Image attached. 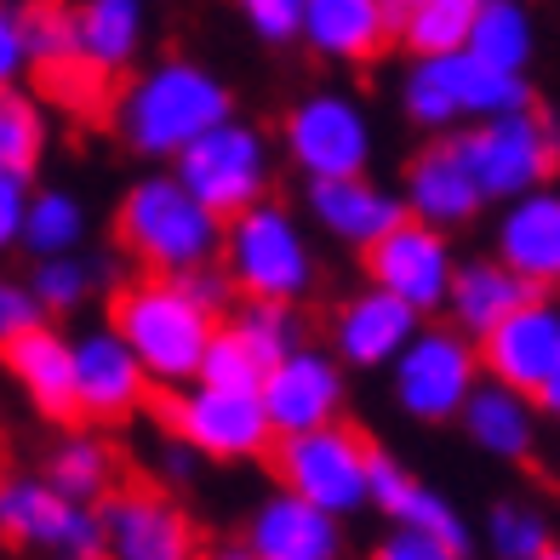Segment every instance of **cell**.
Segmentation results:
<instances>
[{
	"label": "cell",
	"mask_w": 560,
	"mask_h": 560,
	"mask_svg": "<svg viewBox=\"0 0 560 560\" xmlns=\"http://www.w3.org/2000/svg\"><path fill=\"white\" fill-rule=\"evenodd\" d=\"M229 115H235V92L200 58L143 63L126 74V86L115 97V132L149 166H172L195 138H207Z\"/></svg>",
	"instance_id": "6da1fadb"
},
{
	"label": "cell",
	"mask_w": 560,
	"mask_h": 560,
	"mask_svg": "<svg viewBox=\"0 0 560 560\" xmlns=\"http://www.w3.org/2000/svg\"><path fill=\"white\" fill-rule=\"evenodd\" d=\"M223 218L195 200L189 184L172 166H149L143 177L120 189L115 207V246L143 275H195L223 264Z\"/></svg>",
	"instance_id": "7a4b0ae2"
},
{
	"label": "cell",
	"mask_w": 560,
	"mask_h": 560,
	"mask_svg": "<svg viewBox=\"0 0 560 560\" xmlns=\"http://www.w3.org/2000/svg\"><path fill=\"white\" fill-rule=\"evenodd\" d=\"M109 320L138 349V361L149 366L155 389H166V395L200 377V366H207V354L218 343V326H223V315H212L172 275H138L126 287H115Z\"/></svg>",
	"instance_id": "3957f363"
},
{
	"label": "cell",
	"mask_w": 560,
	"mask_h": 560,
	"mask_svg": "<svg viewBox=\"0 0 560 560\" xmlns=\"http://www.w3.org/2000/svg\"><path fill=\"white\" fill-rule=\"evenodd\" d=\"M223 275L241 298L264 303H310L320 292V235L287 200H258L223 229Z\"/></svg>",
	"instance_id": "277c9868"
},
{
	"label": "cell",
	"mask_w": 560,
	"mask_h": 560,
	"mask_svg": "<svg viewBox=\"0 0 560 560\" xmlns=\"http://www.w3.org/2000/svg\"><path fill=\"white\" fill-rule=\"evenodd\" d=\"M400 115L418 126V132L435 138H457L464 126L498 120L532 109V86L526 74H503L492 63H480L475 52H452V58H412L400 74Z\"/></svg>",
	"instance_id": "5b68a950"
},
{
	"label": "cell",
	"mask_w": 560,
	"mask_h": 560,
	"mask_svg": "<svg viewBox=\"0 0 560 560\" xmlns=\"http://www.w3.org/2000/svg\"><path fill=\"white\" fill-rule=\"evenodd\" d=\"M280 161L303 184H332V177H361L377 161V126L372 109L343 86H315L280 115Z\"/></svg>",
	"instance_id": "8992f818"
},
{
	"label": "cell",
	"mask_w": 560,
	"mask_h": 560,
	"mask_svg": "<svg viewBox=\"0 0 560 560\" xmlns=\"http://www.w3.org/2000/svg\"><path fill=\"white\" fill-rule=\"evenodd\" d=\"M384 384L400 418H412L418 429H446L464 418L469 395L487 384V361H480V343L464 338L452 320H429L384 372Z\"/></svg>",
	"instance_id": "52a82bcc"
},
{
	"label": "cell",
	"mask_w": 560,
	"mask_h": 560,
	"mask_svg": "<svg viewBox=\"0 0 560 560\" xmlns=\"http://www.w3.org/2000/svg\"><path fill=\"white\" fill-rule=\"evenodd\" d=\"M275 166H280V143L246 115H229L223 126H212L207 138H195L172 161L189 195L207 200L223 223L252 212L258 200H275Z\"/></svg>",
	"instance_id": "ba28073f"
},
{
	"label": "cell",
	"mask_w": 560,
	"mask_h": 560,
	"mask_svg": "<svg viewBox=\"0 0 560 560\" xmlns=\"http://www.w3.org/2000/svg\"><path fill=\"white\" fill-rule=\"evenodd\" d=\"M269 457H275V487L320 503L326 515L354 521L372 509L377 441H366L354 423H326V429H310V435H287V441H275Z\"/></svg>",
	"instance_id": "9c48e42d"
},
{
	"label": "cell",
	"mask_w": 560,
	"mask_h": 560,
	"mask_svg": "<svg viewBox=\"0 0 560 560\" xmlns=\"http://www.w3.org/2000/svg\"><path fill=\"white\" fill-rule=\"evenodd\" d=\"M457 149L475 172L480 195L492 207H509L532 189H549L555 172H560V126L532 104L515 115H498V120H480L457 132Z\"/></svg>",
	"instance_id": "30bf717a"
},
{
	"label": "cell",
	"mask_w": 560,
	"mask_h": 560,
	"mask_svg": "<svg viewBox=\"0 0 560 560\" xmlns=\"http://www.w3.org/2000/svg\"><path fill=\"white\" fill-rule=\"evenodd\" d=\"M0 544L46 560H109L104 509L63 498L46 475H0Z\"/></svg>",
	"instance_id": "8fae6325"
},
{
	"label": "cell",
	"mask_w": 560,
	"mask_h": 560,
	"mask_svg": "<svg viewBox=\"0 0 560 560\" xmlns=\"http://www.w3.org/2000/svg\"><path fill=\"white\" fill-rule=\"evenodd\" d=\"M166 435L195 446L207 464H258L280 441L264 389H223L200 384V377L166 395Z\"/></svg>",
	"instance_id": "7c38bea8"
},
{
	"label": "cell",
	"mask_w": 560,
	"mask_h": 560,
	"mask_svg": "<svg viewBox=\"0 0 560 560\" xmlns=\"http://www.w3.org/2000/svg\"><path fill=\"white\" fill-rule=\"evenodd\" d=\"M361 264H366L372 287L395 292L400 303H412L423 320H435V315H446V298H452L457 269H464V252H457V235H446V229L406 218Z\"/></svg>",
	"instance_id": "4fadbf2b"
},
{
	"label": "cell",
	"mask_w": 560,
	"mask_h": 560,
	"mask_svg": "<svg viewBox=\"0 0 560 560\" xmlns=\"http://www.w3.org/2000/svg\"><path fill=\"white\" fill-rule=\"evenodd\" d=\"M423 326L429 320L412 303H400L395 292L361 280V287L343 292L332 310H326V349H332L349 372H389Z\"/></svg>",
	"instance_id": "5bb4252c"
},
{
	"label": "cell",
	"mask_w": 560,
	"mask_h": 560,
	"mask_svg": "<svg viewBox=\"0 0 560 560\" xmlns=\"http://www.w3.org/2000/svg\"><path fill=\"white\" fill-rule=\"evenodd\" d=\"M343 400H349V366L326 343L292 349L264 377V406H269V423L280 441L310 435V429H326V423H343Z\"/></svg>",
	"instance_id": "9a60e30c"
},
{
	"label": "cell",
	"mask_w": 560,
	"mask_h": 560,
	"mask_svg": "<svg viewBox=\"0 0 560 560\" xmlns=\"http://www.w3.org/2000/svg\"><path fill=\"white\" fill-rule=\"evenodd\" d=\"M303 218H310V229L326 246H343L354 258H366L412 212H406L400 189L361 172V177H332V184H303Z\"/></svg>",
	"instance_id": "2e32d148"
},
{
	"label": "cell",
	"mask_w": 560,
	"mask_h": 560,
	"mask_svg": "<svg viewBox=\"0 0 560 560\" xmlns=\"http://www.w3.org/2000/svg\"><path fill=\"white\" fill-rule=\"evenodd\" d=\"M74 389H81L86 423H126L132 412H143L155 377L138 361V349L115 332V320H97L74 332Z\"/></svg>",
	"instance_id": "e0dca14e"
},
{
	"label": "cell",
	"mask_w": 560,
	"mask_h": 560,
	"mask_svg": "<svg viewBox=\"0 0 560 560\" xmlns=\"http://www.w3.org/2000/svg\"><path fill=\"white\" fill-rule=\"evenodd\" d=\"M395 189H400L406 212H412L418 223H435V229H446V235H464V229L492 207V200L480 195L457 138H429L418 155L406 161Z\"/></svg>",
	"instance_id": "ac0fdd59"
},
{
	"label": "cell",
	"mask_w": 560,
	"mask_h": 560,
	"mask_svg": "<svg viewBox=\"0 0 560 560\" xmlns=\"http://www.w3.org/2000/svg\"><path fill=\"white\" fill-rule=\"evenodd\" d=\"M252 560H343V521L287 487L264 492L241 521Z\"/></svg>",
	"instance_id": "d6986e66"
},
{
	"label": "cell",
	"mask_w": 560,
	"mask_h": 560,
	"mask_svg": "<svg viewBox=\"0 0 560 560\" xmlns=\"http://www.w3.org/2000/svg\"><path fill=\"white\" fill-rule=\"evenodd\" d=\"M109 560H200L195 521L184 503L155 487H126L104 503Z\"/></svg>",
	"instance_id": "ffe728a7"
},
{
	"label": "cell",
	"mask_w": 560,
	"mask_h": 560,
	"mask_svg": "<svg viewBox=\"0 0 560 560\" xmlns=\"http://www.w3.org/2000/svg\"><path fill=\"white\" fill-rule=\"evenodd\" d=\"M480 361H487V377H498V384L538 395L560 372V298L555 292L526 298L492 338H480Z\"/></svg>",
	"instance_id": "44dd1931"
},
{
	"label": "cell",
	"mask_w": 560,
	"mask_h": 560,
	"mask_svg": "<svg viewBox=\"0 0 560 560\" xmlns=\"http://www.w3.org/2000/svg\"><path fill=\"white\" fill-rule=\"evenodd\" d=\"M372 509L400 532H423V538H441L452 549L475 555V526L464 521V509L384 446H377V464H372Z\"/></svg>",
	"instance_id": "7402d4cb"
},
{
	"label": "cell",
	"mask_w": 560,
	"mask_h": 560,
	"mask_svg": "<svg viewBox=\"0 0 560 560\" xmlns=\"http://www.w3.org/2000/svg\"><path fill=\"white\" fill-rule=\"evenodd\" d=\"M492 252L515 269L532 292H560V189H532L498 207Z\"/></svg>",
	"instance_id": "603a6c76"
},
{
	"label": "cell",
	"mask_w": 560,
	"mask_h": 560,
	"mask_svg": "<svg viewBox=\"0 0 560 560\" xmlns=\"http://www.w3.org/2000/svg\"><path fill=\"white\" fill-rule=\"evenodd\" d=\"M0 366L18 384V395L35 406L46 423H74L81 418V389H74V332H58L52 320H40L35 332H23Z\"/></svg>",
	"instance_id": "cb8c5ba5"
},
{
	"label": "cell",
	"mask_w": 560,
	"mask_h": 560,
	"mask_svg": "<svg viewBox=\"0 0 560 560\" xmlns=\"http://www.w3.org/2000/svg\"><path fill=\"white\" fill-rule=\"evenodd\" d=\"M538 423H544L538 395H521V389L498 384V377H487V384L469 395L464 418H457L464 441L480 457H492V464H526V457L538 452Z\"/></svg>",
	"instance_id": "d4e9b609"
},
{
	"label": "cell",
	"mask_w": 560,
	"mask_h": 560,
	"mask_svg": "<svg viewBox=\"0 0 560 560\" xmlns=\"http://www.w3.org/2000/svg\"><path fill=\"white\" fill-rule=\"evenodd\" d=\"M298 40L320 63L354 69V63H372L395 40V18L384 12V0H310Z\"/></svg>",
	"instance_id": "484cf974"
},
{
	"label": "cell",
	"mask_w": 560,
	"mask_h": 560,
	"mask_svg": "<svg viewBox=\"0 0 560 560\" xmlns=\"http://www.w3.org/2000/svg\"><path fill=\"white\" fill-rule=\"evenodd\" d=\"M526 298H538V292H532L526 280L498 258V252H475V258H464V269H457V280H452L446 320H452L464 338L480 343V338H492Z\"/></svg>",
	"instance_id": "4316f807"
},
{
	"label": "cell",
	"mask_w": 560,
	"mask_h": 560,
	"mask_svg": "<svg viewBox=\"0 0 560 560\" xmlns=\"http://www.w3.org/2000/svg\"><path fill=\"white\" fill-rule=\"evenodd\" d=\"M74 30H81V74L109 81L143 58L149 0H74Z\"/></svg>",
	"instance_id": "83f0119b"
},
{
	"label": "cell",
	"mask_w": 560,
	"mask_h": 560,
	"mask_svg": "<svg viewBox=\"0 0 560 560\" xmlns=\"http://www.w3.org/2000/svg\"><path fill=\"white\" fill-rule=\"evenodd\" d=\"M40 475L52 480L63 498L92 503V509H104L120 492V457L97 429H69V435H58L52 446H46Z\"/></svg>",
	"instance_id": "f1b7e54d"
},
{
	"label": "cell",
	"mask_w": 560,
	"mask_h": 560,
	"mask_svg": "<svg viewBox=\"0 0 560 560\" xmlns=\"http://www.w3.org/2000/svg\"><path fill=\"white\" fill-rule=\"evenodd\" d=\"M475 544L492 560H538L544 549H555V515L538 498H498L475 526Z\"/></svg>",
	"instance_id": "f546056e"
},
{
	"label": "cell",
	"mask_w": 560,
	"mask_h": 560,
	"mask_svg": "<svg viewBox=\"0 0 560 560\" xmlns=\"http://www.w3.org/2000/svg\"><path fill=\"white\" fill-rule=\"evenodd\" d=\"M86 235H92V212L86 200L63 189V184H46L35 189L30 200V229H23V252L35 258H63V252H86Z\"/></svg>",
	"instance_id": "4dcf8cb0"
},
{
	"label": "cell",
	"mask_w": 560,
	"mask_h": 560,
	"mask_svg": "<svg viewBox=\"0 0 560 560\" xmlns=\"http://www.w3.org/2000/svg\"><path fill=\"white\" fill-rule=\"evenodd\" d=\"M109 280H115V269L104 258H92V252H63V258H35L30 264V287L40 298L46 320L81 315L86 303L109 287Z\"/></svg>",
	"instance_id": "1f68e13d"
},
{
	"label": "cell",
	"mask_w": 560,
	"mask_h": 560,
	"mask_svg": "<svg viewBox=\"0 0 560 560\" xmlns=\"http://www.w3.org/2000/svg\"><path fill=\"white\" fill-rule=\"evenodd\" d=\"M223 326L235 332L246 349H252V361L264 366V377H269V366H280L292 349H303L310 343V332H303V315H298V303H264V298H241L235 310L223 315Z\"/></svg>",
	"instance_id": "d6a6232c"
},
{
	"label": "cell",
	"mask_w": 560,
	"mask_h": 560,
	"mask_svg": "<svg viewBox=\"0 0 560 560\" xmlns=\"http://www.w3.org/2000/svg\"><path fill=\"white\" fill-rule=\"evenodd\" d=\"M469 52L480 63L503 69V74H526L532 58H538V23H532V12L521 0H492V7H480V18H475Z\"/></svg>",
	"instance_id": "836d02e7"
},
{
	"label": "cell",
	"mask_w": 560,
	"mask_h": 560,
	"mask_svg": "<svg viewBox=\"0 0 560 560\" xmlns=\"http://www.w3.org/2000/svg\"><path fill=\"white\" fill-rule=\"evenodd\" d=\"M475 18H480V0H418V12L400 23L395 40L412 58H452V52H469Z\"/></svg>",
	"instance_id": "e575fe53"
},
{
	"label": "cell",
	"mask_w": 560,
	"mask_h": 560,
	"mask_svg": "<svg viewBox=\"0 0 560 560\" xmlns=\"http://www.w3.org/2000/svg\"><path fill=\"white\" fill-rule=\"evenodd\" d=\"M23 30H30V58L46 74L81 69V30H74L69 0H23Z\"/></svg>",
	"instance_id": "d590c367"
},
{
	"label": "cell",
	"mask_w": 560,
	"mask_h": 560,
	"mask_svg": "<svg viewBox=\"0 0 560 560\" xmlns=\"http://www.w3.org/2000/svg\"><path fill=\"white\" fill-rule=\"evenodd\" d=\"M46 155V109L30 92H0V172L35 177Z\"/></svg>",
	"instance_id": "8d00e7d4"
},
{
	"label": "cell",
	"mask_w": 560,
	"mask_h": 560,
	"mask_svg": "<svg viewBox=\"0 0 560 560\" xmlns=\"http://www.w3.org/2000/svg\"><path fill=\"white\" fill-rule=\"evenodd\" d=\"M200 384H223V389H264V366L252 361V349L218 326V343L207 354V366H200Z\"/></svg>",
	"instance_id": "74e56055"
},
{
	"label": "cell",
	"mask_w": 560,
	"mask_h": 560,
	"mask_svg": "<svg viewBox=\"0 0 560 560\" xmlns=\"http://www.w3.org/2000/svg\"><path fill=\"white\" fill-rule=\"evenodd\" d=\"M46 320L40 298L30 287V275H7L0 269V354H7L23 332H35V326Z\"/></svg>",
	"instance_id": "f35d334b"
},
{
	"label": "cell",
	"mask_w": 560,
	"mask_h": 560,
	"mask_svg": "<svg viewBox=\"0 0 560 560\" xmlns=\"http://www.w3.org/2000/svg\"><path fill=\"white\" fill-rule=\"evenodd\" d=\"M303 7L310 0H235V12L246 18V30L258 35L264 46H287L303 30Z\"/></svg>",
	"instance_id": "ab89813d"
},
{
	"label": "cell",
	"mask_w": 560,
	"mask_h": 560,
	"mask_svg": "<svg viewBox=\"0 0 560 560\" xmlns=\"http://www.w3.org/2000/svg\"><path fill=\"white\" fill-rule=\"evenodd\" d=\"M30 69L35 58H30V30H23V0H0V92H18Z\"/></svg>",
	"instance_id": "60d3db41"
},
{
	"label": "cell",
	"mask_w": 560,
	"mask_h": 560,
	"mask_svg": "<svg viewBox=\"0 0 560 560\" xmlns=\"http://www.w3.org/2000/svg\"><path fill=\"white\" fill-rule=\"evenodd\" d=\"M30 200H35V177L0 172V258L23 252V229H30Z\"/></svg>",
	"instance_id": "b9f144b4"
},
{
	"label": "cell",
	"mask_w": 560,
	"mask_h": 560,
	"mask_svg": "<svg viewBox=\"0 0 560 560\" xmlns=\"http://www.w3.org/2000/svg\"><path fill=\"white\" fill-rule=\"evenodd\" d=\"M366 560H469V555H464V549H452V544H441V538H423V532H400V526H389L384 538L372 544Z\"/></svg>",
	"instance_id": "7bdbcfd3"
},
{
	"label": "cell",
	"mask_w": 560,
	"mask_h": 560,
	"mask_svg": "<svg viewBox=\"0 0 560 560\" xmlns=\"http://www.w3.org/2000/svg\"><path fill=\"white\" fill-rule=\"evenodd\" d=\"M200 464H207V457H200L195 446H184L177 435H166V446L155 452V469H161L166 487H189V480L200 475Z\"/></svg>",
	"instance_id": "ee69618b"
},
{
	"label": "cell",
	"mask_w": 560,
	"mask_h": 560,
	"mask_svg": "<svg viewBox=\"0 0 560 560\" xmlns=\"http://www.w3.org/2000/svg\"><path fill=\"white\" fill-rule=\"evenodd\" d=\"M538 406H544V418H555V423H560V372H555L549 384L538 389Z\"/></svg>",
	"instance_id": "f6af8a7d"
},
{
	"label": "cell",
	"mask_w": 560,
	"mask_h": 560,
	"mask_svg": "<svg viewBox=\"0 0 560 560\" xmlns=\"http://www.w3.org/2000/svg\"><path fill=\"white\" fill-rule=\"evenodd\" d=\"M200 560H252L246 544H212V549H200Z\"/></svg>",
	"instance_id": "bcb514c9"
},
{
	"label": "cell",
	"mask_w": 560,
	"mask_h": 560,
	"mask_svg": "<svg viewBox=\"0 0 560 560\" xmlns=\"http://www.w3.org/2000/svg\"><path fill=\"white\" fill-rule=\"evenodd\" d=\"M384 12L395 18V35H400V23H406V18L418 12V0H384Z\"/></svg>",
	"instance_id": "7dc6e473"
},
{
	"label": "cell",
	"mask_w": 560,
	"mask_h": 560,
	"mask_svg": "<svg viewBox=\"0 0 560 560\" xmlns=\"http://www.w3.org/2000/svg\"><path fill=\"white\" fill-rule=\"evenodd\" d=\"M538 560H560V544H555V549H544V555H538Z\"/></svg>",
	"instance_id": "c3c4849f"
},
{
	"label": "cell",
	"mask_w": 560,
	"mask_h": 560,
	"mask_svg": "<svg viewBox=\"0 0 560 560\" xmlns=\"http://www.w3.org/2000/svg\"><path fill=\"white\" fill-rule=\"evenodd\" d=\"M480 7H492V0H480Z\"/></svg>",
	"instance_id": "681fc988"
}]
</instances>
